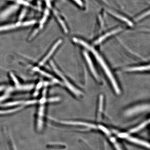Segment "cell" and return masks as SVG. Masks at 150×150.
<instances>
[{"label": "cell", "instance_id": "6da1fadb", "mask_svg": "<svg viewBox=\"0 0 150 150\" xmlns=\"http://www.w3.org/2000/svg\"><path fill=\"white\" fill-rule=\"evenodd\" d=\"M73 40L76 43L81 44V45L87 48L88 49L91 51L97 60L98 62H99L100 64L102 67L103 69L104 70L105 72V74L107 75L108 77L110 79V82H111V83H112V85L113 86L114 89H115V92L118 94H119L121 93L120 89L118 87V84H117L115 79H114V77H113V75L112 74V73L111 72L110 70L108 67L107 65H106V63L104 62V60H103L101 56L98 53L97 51H96V50L92 46L89 45L88 43L85 42L83 40H81V39H78V38H73Z\"/></svg>", "mask_w": 150, "mask_h": 150}, {"label": "cell", "instance_id": "7a4b0ae2", "mask_svg": "<svg viewBox=\"0 0 150 150\" xmlns=\"http://www.w3.org/2000/svg\"><path fill=\"white\" fill-rule=\"evenodd\" d=\"M51 66H52L53 69H54V71H55V72H56L57 74L59 75L60 77L62 78L63 80L64 81L65 85L67 86V87L73 93H74L76 96H81V95L82 94L81 92L79 91L77 89L75 88L74 87L73 85H72L67 80V79L63 75V74L61 73V72L59 70L56 68V66L54 64V62L51 61Z\"/></svg>", "mask_w": 150, "mask_h": 150}, {"label": "cell", "instance_id": "3957f363", "mask_svg": "<svg viewBox=\"0 0 150 150\" xmlns=\"http://www.w3.org/2000/svg\"><path fill=\"white\" fill-rule=\"evenodd\" d=\"M35 21L33 20L25 21L24 22H19L17 23H13V24L5 25L0 26V32L15 29V28H17L21 27V26L23 27V26H29V25L35 24Z\"/></svg>", "mask_w": 150, "mask_h": 150}, {"label": "cell", "instance_id": "277c9868", "mask_svg": "<svg viewBox=\"0 0 150 150\" xmlns=\"http://www.w3.org/2000/svg\"><path fill=\"white\" fill-rule=\"evenodd\" d=\"M107 11L108 14L110 15V16L118 20L119 21L122 22L124 23H126V24L130 26H133V22L130 21L129 18L123 16V15H121V14L116 13L110 10H107Z\"/></svg>", "mask_w": 150, "mask_h": 150}, {"label": "cell", "instance_id": "5b68a950", "mask_svg": "<svg viewBox=\"0 0 150 150\" xmlns=\"http://www.w3.org/2000/svg\"><path fill=\"white\" fill-rule=\"evenodd\" d=\"M62 39H60L57 41V42L54 45V46L51 48V50L49 51V52L47 54L44 59H42V61H41L39 63V65L40 66H43L44 64L46 63V62L48 61V59L51 57V56L53 55L55 50H56V48H58V46L62 43Z\"/></svg>", "mask_w": 150, "mask_h": 150}, {"label": "cell", "instance_id": "8992f818", "mask_svg": "<svg viewBox=\"0 0 150 150\" xmlns=\"http://www.w3.org/2000/svg\"><path fill=\"white\" fill-rule=\"evenodd\" d=\"M122 29L121 28H116V29L113 30L107 33L104 35H103L101 37H100L97 40H96L95 42V44H98L101 43L105 39H106L107 38L111 36V35H114L116 33H118L120 32V31H122Z\"/></svg>", "mask_w": 150, "mask_h": 150}, {"label": "cell", "instance_id": "52a82bcc", "mask_svg": "<svg viewBox=\"0 0 150 150\" xmlns=\"http://www.w3.org/2000/svg\"><path fill=\"white\" fill-rule=\"evenodd\" d=\"M147 108H149V106L147 105H142L141 106H137V107L129 109L128 111H126V115H134L137 112H142L144 110H146Z\"/></svg>", "mask_w": 150, "mask_h": 150}, {"label": "cell", "instance_id": "ba28073f", "mask_svg": "<svg viewBox=\"0 0 150 150\" xmlns=\"http://www.w3.org/2000/svg\"><path fill=\"white\" fill-rule=\"evenodd\" d=\"M84 55L85 57L86 60L87 62L88 63L89 67L91 71V72L93 74V75L97 79L99 80V76H98L97 73H96V71L94 67L91 59L90 58L87 52L85 51L84 52Z\"/></svg>", "mask_w": 150, "mask_h": 150}, {"label": "cell", "instance_id": "9c48e42d", "mask_svg": "<svg viewBox=\"0 0 150 150\" xmlns=\"http://www.w3.org/2000/svg\"><path fill=\"white\" fill-rule=\"evenodd\" d=\"M37 101L35 100H28V101H14V102L8 103H5L3 105V106H11L13 105H30L35 104Z\"/></svg>", "mask_w": 150, "mask_h": 150}, {"label": "cell", "instance_id": "30bf717a", "mask_svg": "<svg viewBox=\"0 0 150 150\" xmlns=\"http://www.w3.org/2000/svg\"><path fill=\"white\" fill-rule=\"evenodd\" d=\"M126 138H127L128 141L132 142V143L140 145V146H143L146 148H149V144L147 142L142 141V140L137 139V138H133V137H128Z\"/></svg>", "mask_w": 150, "mask_h": 150}, {"label": "cell", "instance_id": "8fae6325", "mask_svg": "<svg viewBox=\"0 0 150 150\" xmlns=\"http://www.w3.org/2000/svg\"><path fill=\"white\" fill-rule=\"evenodd\" d=\"M62 123L67 125H79V126H88L89 128L95 129L96 126L93 124H90V123H84V122H78V121H62Z\"/></svg>", "mask_w": 150, "mask_h": 150}, {"label": "cell", "instance_id": "7c38bea8", "mask_svg": "<svg viewBox=\"0 0 150 150\" xmlns=\"http://www.w3.org/2000/svg\"><path fill=\"white\" fill-rule=\"evenodd\" d=\"M54 13L55 16H56V18L57 19V21H58V22L59 23V24L61 25V26H62L63 29L64 30V32L67 33L68 32V28H67V25H66L64 20L62 18L61 16L56 11H54Z\"/></svg>", "mask_w": 150, "mask_h": 150}, {"label": "cell", "instance_id": "4fadbf2b", "mask_svg": "<svg viewBox=\"0 0 150 150\" xmlns=\"http://www.w3.org/2000/svg\"><path fill=\"white\" fill-rule=\"evenodd\" d=\"M18 8V6L16 5H14L11 6V7L8 8L5 11H3L1 13L0 16L1 17L4 18L8 16L10 14L12 13L15 11H16Z\"/></svg>", "mask_w": 150, "mask_h": 150}, {"label": "cell", "instance_id": "5bb4252c", "mask_svg": "<svg viewBox=\"0 0 150 150\" xmlns=\"http://www.w3.org/2000/svg\"><path fill=\"white\" fill-rule=\"evenodd\" d=\"M149 65L148 66H142V67H133L126 69L127 71H148L149 70Z\"/></svg>", "mask_w": 150, "mask_h": 150}, {"label": "cell", "instance_id": "9a60e30c", "mask_svg": "<svg viewBox=\"0 0 150 150\" xmlns=\"http://www.w3.org/2000/svg\"><path fill=\"white\" fill-rule=\"evenodd\" d=\"M149 14L150 10L149 9L148 11H146L143 12L142 13L140 14L139 15L136 16V17H135L134 18V21L136 22L140 21L143 19L144 18H145L147 16H149Z\"/></svg>", "mask_w": 150, "mask_h": 150}, {"label": "cell", "instance_id": "2e32d148", "mask_svg": "<svg viewBox=\"0 0 150 150\" xmlns=\"http://www.w3.org/2000/svg\"><path fill=\"white\" fill-rule=\"evenodd\" d=\"M149 120L148 121H145L144 123H142V124L139 125L137 127L131 129V131H130V133H133L138 132V131H140L142 129H144L145 126H147V124H149Z\"/></svg>", "mask_w": 150, "mask_h": 150}, {"label": "cell", "instance_id": "e0dca14e", "mask_svg": "<svg viewBox=\"0 0 150 150\" xmlns=\"http://www.w3.org/2000/svg\"><path fill=\"white\" fill-rule=\"evenodd\" d=\"M33 70L35 71H36L40 73L41 74L43 75L44 76H45L47 77L50 78V79H54V80L56 79H54V78L51 75L49 74H47V73L43 71H42V70L39 69L38 68H34Z\"/></svg>", "mask_w": 150, "mask_h": 150}, {"label": "cell", "instance_id": "ac0fdd59", "mask_svg": "<svg viewBox=\"0 0 150 150\" xmlns=\"http://www.w3.org/2000/svg\"><path fill=\"white\" fill-rule=\"evenodd\" d=\"M33 85H27L21 86L17 87L18 89L20 90H29L33 88Z\"/></svg>", "mask_w": 150, "mask_h": 150}, {"label": "cell", "instance_id": "d6986e66", "mask_svg": "<svg viewBox=\"0 0 150 150\" xmlns=\"http://www.w3.org/2000/svg\"><path fill=\"white\" fill-rule=\"evenodd\" d=\"M98 4L103 6L107 7L109 6V4L106 0H94Z\"/></svg>", "mask_w": 150, "mask_h": 150}, {"label": "cell", "instance_id": "ffe728a7", "mask_svg": "<svg viewBox=\"0 0 150 150\" xmlns=\"http://www.w3.org/2000/svg\"><path fill=\"white\" fill-rule=\"evenodd\" d=\"M71 1L74 3L76 5L80 8H83L84 6L83 2L82 1V0H71Z\"/></svg>", "mask_w": 150, "mask_h": 150}, {"label": "cell", "instance_id": "44dd1931", "mask_svg": "<svg viewBox=\"0 0 150 150\" xmlns=\"http://www.w3.org/2000/svg\"><path fill=\"white\" fill-rule=\"evenodd\" d=\"M103 96L101 95L100 98V103L99 105V114L101 113L102 111L103 106Z\"/></svg>", "mask_w": 150, "mask_h": 150}, {"label": "cell", "instance_id": "7402d4cb", "mask_svg": "<svg viewBox=\"0 0 150 150\" xmlns=\"http://www.w3.org/2000/svg\"><path fill=\"white\" fill-rule=\"evenodd\" d=\"M10 75L12 79L13 80L14 82L15 83V84L16 85V88L18 87L20 85L18 80L17 79L16 77L12 73H11Z\"/></svg>", "mask_w": 150, "mask_h": 150}, {"label": "cell", "instance_id": "603a6c76", "mask_svg": "<svg viewBox=\"0 0 150 150\" xmlns=\"http://www.w3.org/2000/svg\"><path fill=\"white\" fill-rule=\"evenodd\" d=\"M98 128H99L101 130V131H102L103 132H104V133H105V134H107V135L110 134V132L108 131V130L107 129L105 128L104 126H99Z\"/></svg>", "mask_w": 150, "mask_h": 150}, {"label": "cell", "instance_id": "cb8c5ba5", "mask_svg": "<svg viewBox=\"0 0 150 150\" xmlns=\"http://www.w3.org/2000/svg\"><path fill=\"white\" fill-rule=\"evenodd\" d=\"M8 96L7 95H4L2 96L1 97H0V101L6 99V98L8 97Z\"/></svg>", "mask_w": 150, "mask_h": 150}, {"label": "cell", "instance_id": "d4e9b609", "mask_svg": "<svg viewBox=\"0 0 150 150\" xmlns=\"http://www.w3.org/2000/svg\"><path fill=\"white\" fill-rule=\"evenodd\" d=\"M115 149L117 150H122L121 149V147H120V146H119L118 144H115Z\"/></svg>", "mask_w": 150, "mask_h": 150}, {"label": "cell", "instance_id": "484cf974", "mask_svg": "<svg viewBox=\"0 0 150 150\" xmlns=\"http://www.w3.org/2000/svg\"><path fill=\"white\" fill-rule=\"evenodd\" d=\"M4 88V86H0V91H2Z\"/></svg>", "mask_w": 150, "mask_h": 150}]
</instances>
